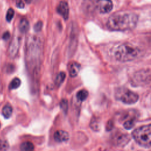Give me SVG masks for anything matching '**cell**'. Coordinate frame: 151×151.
<instances>
[{
    "mask_svg": "<svg viewBox=\"0 0 151 151\" xmlns=\"http://www.w3.org/2000/svg\"><path fill=\"white\" fill-rule=\"evenodd\" d=\"M16 6L20 9H23L24 7V4L22 0H17Z\"/></svg>",
    "mask_w": 151,
    "mask_h": 151,
    "instance_id": "cell-23",
    "label": "cell"
},
{
    "mask_svg": "<svg viewBox=\"0 0 151 151\" xmlns=\"http://www.w3.org/2000/svg\"><path fill=\"white\" fill-rule=\"evenodd\" d=\"M20 149L23 151H31L34 149V146L30 142H25L21 145Z\"/></svg>",
    "mask_w": 151,
    "mask_h": 151,
    "instance_id": "cell-13",
    "label": "cell"
},
{
    "mask_svg": "<svg viewBox=\"0 0 151 151\" xmlns=\"http://www.w3.org/2000/svg\"><path fill=\"white\" fill-rule=\"evenodd\" d=\"M136 123V119L135 118L126 120L123 123V127L127 130H130L134 127Z\"/></svg>",
    "mask_w": 151,
    "mask_h": 151,
    "instance_id": "cell-17",
    "label": "cell"
},
{
    "mask_svg": "<svg viewBox=\"0 0 151 151\" xmlns=\"http://www.w3.org/2000/svg\"><path fill=\"white\" fill-rule=\"evenodd\" d=\"M20 45V42L18 37H14L9 48V54L11 58H14L18 53Z\"/></svg>",
    "mask_w": 151,
    "mask_h": 151,
    "instance_id": "cell-6",
    "label": "cell"
},
{
    "mask_svg": "<svg viewBox=\"0 0 151 151\" xmlns=\"http://www.w3.org/2000/svg\"><path fill=\"white\" fill-rule=\"evenodd\" d=\"M21 85V80L19 78H14L9 85V89L14 90L19 88Z\"/></svg>",
    "mask_w": 151,
    "mask_h": 151,
    "instance_id": "cell-15",
    "label": "cell"
},
{
    "mask_svg": "<svg viewBox=\"0 0 151 151\" xmlns=\"http://www.w3.org/2000/svg\"><path fill=\"white\" fill-rule=\"evenodd\" d=\"M116 96L117 100L127 104H134L139 99V96L137 93L126 89L119 90L116 93Z\"/></svg>",
    "mask_w": 151,
    "mask_h": 151,
    "instance_id": "cell-4",
    "label": "cell"
},
{
    "mask_svg": "<svg viewBox=\"0 0 151 151\" xmlns=\"http://www.w3.org/2000/svg\"><path fill=\"white\" fill-rule=\"evenodd\" d=\"M54 137L56 142H63L67 141L69 139L70 136L68 132L63 130H59L55 132Z\"/></svg>",
    "mask_w": 151,
    "mask_h": 151,
    "instance_id": "cell-8",
    "label": "cell"
},
{
    "mask_svg": "<svg viewBox=\"0 0 151 151\" xmlns=\"http://www.w3.org/2000/svg\"><path fill=\"white\" fill-rule=\"evenodd\" d=\"M57 11L64 20H67L69 16V7L67 3L61 1L57 8Z\"/></svg>",
    "mask_w": 151,
    "mask_h": 151,
    "instance_id": "cell-7",
    "label": "cell"
},
{
    "mask_svg": "<svg viewBox=\"0 0 151 151\" xmlns=\"http://www.w3.org/2000/svg\"><path fill=\"white\" fill-rule=\"evenodd\" d=\"M66 78V74L64 72H61L56 77V80H55V84L56 86H60L63 82L64 81Z\"/></svg>",
    "mask_w": 151,
    "mask_h": 151,
    "instance_id": "cell-16",
    "label": "cell"
},
{
    "mask_svg": "<svg viewBox=\"0 0 151 151\" xmlns=\"http://www.w3.org/2000/svg\"><path fill=\"white\" fill-rule=\"evenodd\" d=\"M0 127H1V123H0Z\"/></svg>",
    "mask_w": 151,
    "mask_h": 151,
    "instance_id": "cell-25",
    "label": "cell"
},
{
    "mask_svg": "<svg viewBox=\"0 0 151 151\" xmlns=\"http://www.w3.org/2000/svg\"><path fill=\"white\" fill-rule=\"evenodd\" d=\"M88 96H89V92L86 90H82L77 92L76 97L79 101L83 102L87 99Z\"/></svg>",
    "mask_w": 151,
    "mask_h": 151,
    "instance_id": "cell-14",
    "label": "cell"
},
{
    "mask_svg": "<svg viewBox=\"0 0 151 151\" xmlns=\"http://www.w3.org/2000/svg\"><path fill=\"white\" fill-rule=\"evenodd\" d=\"M113 7L111 0H97V8L100 13H109L112 10Z\"/></svg>",
    "mask_w": 151,
    "mask_h": 151,
    "instance_id": "cell-5",
    "label": "cell"
},
{
    "mask_svg": "<svg viewBox=\"0 0 151 151\" xmlns=\"http://www.w3.org/2000/svg\"><path fill=\"white\" fill-rule=\"evenodd\" d=\"M9 147V144L6 140L0 139V150H6Z\"/></svg>",
    "mask_w": 151,
    "mask_h": 151,
    "instance_id": "cell-18",
    "label": "cell"
},
{
    "mask_svg": "<svg viewBox=\"0 0 151 151\" xmlns=\"http://www.w3.org/2000/svg\"><path fill=\"white\" fill-rule=\"evenodd\" d=\"M133 138L141 146L150 147L151 146V126L150 124L135 129L132 133Z\"/></svg>",
    "mask_w": 151,
    "mask_h": 151,
    "instance_id": "cell-3",
    "label": "cell"
},
{
    "mask_svg": "<svg viewBox=\"0 0 151 151\" xmlns=\"http://www.w3.org/2000/svg\"><path fill=\"white\" fill-rule=\"evenodd\" d=\"M60 107L66 113L68 110V102L66 99H62L60 102Z\"/></svg>",
    "mask_w": 151,
    "mask_h": 151,
    "instance_id": "cell-20",
    "label": "cell"
},
{
    "mask_svg": "<svg viewBox=\"0 0 151 151\" xmlns=\"http://www.w3.org/2000/svg\"><path fill=\"white\" fill-rule=\"evenodd\" d=\"M138 17L132 13H118L111 16L107 27L111 31H124L133 29L137 23Z\"/></svg>",
    "mask_w": 151,
    "mask_h": 151,
    "instance_id": "cell-1",
    "label": "cell"
},
{
    "mask_svg": "<svg viewBox=\"0 0 151 151\" xmlns=\"http://www.w3.org/2000/svg\"><path fill=\"white\" fill-rule=\"evenodd\" d=\"M10 37V34L9 31H6V33H4L3 36V39L4 40H7Z\"/></svg>",
    "mask_w": 151,
    "mask_h": 151,
    "instance_id": "cell-24",
    "label": "cell"
},
{
    "mask_svg": "<svg viewBox=\"0 0 151 151\" xmlns=\"http://www.w3.org/2000/svg\"><path fill=\"white\" fill-rule=\"evenodd\" d=\"M13 113V108L10 104H6L3 109V115L6 119L10 118Z\"/></svg>",
    "mask_w": 151,
    "mask_h": 151,
    "instance_id": "cell-12",
    "label": "cell"
},
{
    "mask_svg": "<svg viewBox=\"0 0 151 151\" xmlns=\"http://www.w3.org/2000/svg\"><path fill=\"white\" fill-rule=\"evenodd\" d=\"M81 66L80 64L76 62H71L69 64L68 69H69V73L72 77H74L77 76V75L79 74Z\"/></svg>",
    "mask_w": 151,
    "mask_h": 151,
    "instance_id": "cell-9",
    "label": "cell"
},
{
    "mask_svg": "<svg viewBox=\"0 0 151 151\" xmlns=\"http://www.w3.org/2000/svg\"><path fill=\"white\" fill-rule=\"evenodd\" d=\"M14 16V10L13 9H9L7 13L6 20L8 22H10L13 19Z\"/></svg>",
    "mask_w": 151,
    "mask_h": 151,
    "instance_id": "cell-19",
    "label": "cell"
},
{
    "mask_svg": "<svg viewBox=\"0 0 151 151\" xmlns=\"http://www.w3.org/2000/svg\"><path fill=\"white\" fill-rule=\"evenodd\" d=\"M19 30L22 33H27L30 28V24L29 22L27 20L23 19H22L19 24Z\"/></svg>",
    "mask_w": 151,
    "mask_h": 151,
    "instance_id": "cell-11",
    "label": "cell"
},
{
    "mask_svg": "<svg viewBox=\"0 0 151 151\" xmlns=\"http://www.w3.org/2000/svg\"><path fill=\"white\" fill-rule=\"evenodd\" d=\"M130 137L129 135L121 134L116 137V143L117 146H121L123 147L130 140Z\"/></svg>",
    "mask_w": 151,
    "mask_h": 151,
    "instance_id": "cell-10",
    "label": "cell"
},
{
    "mask_svg": "<svg viewBox=\"0 0 151 151\" xmlns=\"http://www.w3.org/2000/svg\"><path fill=\"white\" fill-rule=\"evenodd\" d=\"M43 27V23L42 21H39L37 22L35 25H34V30L36 31V32H39L42 29Z\"/></svg>",
    "mask_w": 151,
    "mask_h": 151,
    "instance_id": "cell-22",
    "label": "cell"
},
{
    "mask_svg": "<svg viewBox=\"0 0 151 151\" xmlns=\"http://www.w3.org/2000/svg\"><path fill=\"white\" fill-rule=\"evenodd\" d=\"M90 126L94 130H97V129H99V122L96 120V119H93V122H91Z\"/></svg>",
    "mask_w": 151,
    "mask_h": 151,
    "instance_id": "cell-21",
    "label": "cell"
},
{
    "mask_svg": "<svg viewBox=\"0 0 151 151\" xmlns=\"http://www.w3.org/2000/svg\"><path fill=\"white\" fill-rule=\"evenodd\" d=\"M140 53V50L136 46L126 43L117 48L115 56L117 60L120 62H126L136 59Z\"/></svg>",
    "mask_w": 151,
    "mask_h": 151,
    "instance_id": "cell-2",
    "label": "cell"
}]
</instances>
